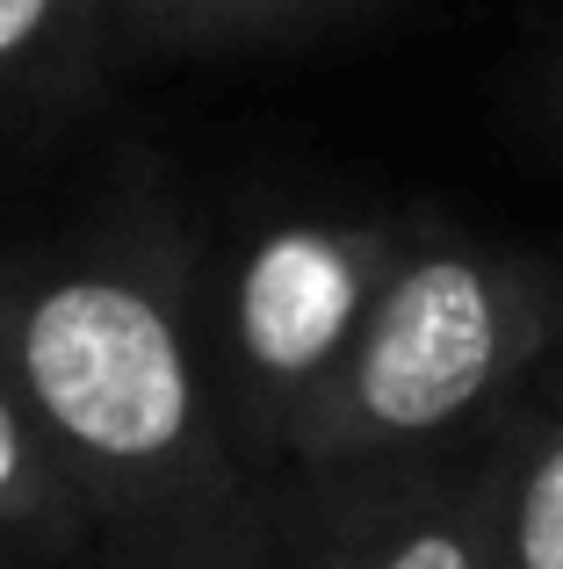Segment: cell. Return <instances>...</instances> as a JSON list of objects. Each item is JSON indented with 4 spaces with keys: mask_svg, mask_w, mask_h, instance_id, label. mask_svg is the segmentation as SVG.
<instances>
[{
    "mask_svg": "<svg viewBox=\"0 0 563 569\" xmlns=\"http://www.w3.org/2000/svg\"><path fill=\"white\" fill-rule=\"evenodd\" d=\"M405 217H275L203 274V347L246 455L282 483V440L354 347Z\"/></svg>",
    "mask_w": 563,
    "mask_h": 569,
    "instance_id": "obj_3",
    "label": "cell"
},
{
    "mask_svg": "<svg viewBox=\"0 0 563 569\" xmlns=\"http://www.w3.org/2000/svg\"><path fill=\"white\" fill-rule=\"evenodd\" d=\"M116 0H0V109L58 101L95 66Z\"/></svg>",
    "mask_w": 563,
    "mask_h": 569,
    "instance_id": "obj_7",
    "label": "cell"
},
{
    "mask_svg": "<svg viewBox=\"0 0 563 569\" xmlns=\"http://www.w3.org/2000/svg\"><path fill=\"white\" fill-rule=\"evenodd\" d=\"M318 498L310 569H492L477 541L470 447L412 469L304 483Z\"/></svg>",
    "mask_w": 563,
    "mask_h": 569,
    "instance_id": "obj_4",
    "label": "cell"
},
{
    "mask_svg": "<svg viewBox=\"0 0 563 569\" xmlns=\"http://www.w3.org/2000/svg\"><path fill=\"white\" fill-rule=\"evenodd\" d=\"M0 368L109 569H275V476L203 347V267L159 223L0 252Z\"/></svg>",
    "mask_w": 563,
    "mask_h": 569,
    "instance_id": "obj_1",
    "label": "cell"
},
{
    "mask_svg": "<svg viewBox=\"0 0 563 569\" xmlns=\"http://www.w3.org/2000/svg\"><path fill=\"white\" fill-rule=\"evenodd\" d=\"M80 562H101L95 527H87L72 483L58 476L22 389L0 368V569H80Z\"/></svg>",
    "mask_w": 563,
    "mask_h": 569,
    "instance_id": "obj_6",
    "label": "cell"
},
{
    "mask_svg": "<svg viewBox=\"0 0 563 569\" xmlns=\"http://www.w3.org/2000/svg\"><path fill=\"white\" fill-rule=\"evenodd\" d=\"M470 498L492 569H563V376H542L470 440Z\"/></svg>",
    "mask_w": 563,
    "mask_h": 569,
    "instance_id": "obj_5",
    "label": "cell"
},
{
    "mask_svg": "<svg viewBox=\"0 0 563 569\" xmlns=\"http://www.w3.org/2000/svg\"><path fill=\"white\" fill-rule=\"evenodd\" d=\"M550 368H556V376H563V332H556V353H550Z\"/></svg>",
    "mask_w": 563,
    "mask_h": 569,
    "instance_id": "obj_9",
    "label": "cell"
},
{
    "mask_svg": "<svg viewBox=\"0 0 563 569\" xmlns=\"http://www.w3.org/2000/svg\"><path fill=\"white\" fill-rule=\"evenodd\" d=\"M362 8H376V0H116V14H124L138 37L181 43V51L318 37V29H339Z\"/></svg>",
    "mask_w": 563,
    "mask_h": 569,
    "instance_id": "obj_8",
    "label": "cell"
},
{
    "mask_svg": "<svg viewBox=\"0 0 563 569\" xmlns=\"http://www.w3.org/2000/svg\"><path fill=\"white\" fill-rule=\"evenodd\" d=\"M563 267L463 231H412L354 347L282 440V483L463 455L556 353Z\"/></svg>",
    "mask_w": 563,
    "mask_h": 569,
    "instance_id": "obj_2",
    "label": "cell"
}]
</instances>
